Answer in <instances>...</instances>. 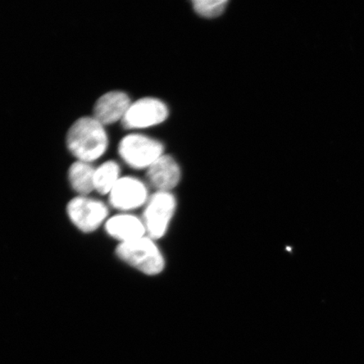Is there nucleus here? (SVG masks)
Instances as JSON below:
<instances>
[{
  "mask_svg": "<svg viewBox=\"0 0 364 364\" xmlns=\"http://www.w3.org/2000/svg\"><path fill=\"white\" fill-rule=\"evenodd\" d=\"M108 143L105 126L93 117L80 118L68 132V149L79 161H97L106 153Z\"/></svg>",
  "mask_w": 364,
  "mask_h": 364,
  "instance_id": "obj_1",
  "label": "nucleus"
},
{
  "mask_svg": "<svg viewBox=\"0 0 364 364\" xmlns=\"http://www.w3.org/2000/svg\"><path fill=\"white\" fill-rule=\"evenodd\" d=\"M122 262L148 276H156L165 270V257L148 235L142 238L119 243L115 250Z\"/></svg>",
  "mask_w": 364,
  "mask_h": 364,
  "instance_id": "obj_2",
  "label": "nucleus"
},
{
  "mask_svg": "<svg viewBox=\"0 0 364 364\" xmlns=\"http://www.w3.org/2000/svg\"><path fill=\"white\" fill-rule=\"evenodd\" d=\"M176 208V198L171 192H156L150 195L141 217L149 237L156 240L166 235Z\"/></svg>",
  "mask_w": 364,
  "mask_h": 364,
  "instance_id": "obj_3",
  "label": "nucleus"
},
{
  "mask_svg": "<svg viewBox=\"0 0 364 364\" xmlns=\"http://www.w3.org/2000/svg\"><path fill=\"white\" fill-rule=\"evenodd\" d=\"M68 220L82 233L90 234L105 225L109 218V207L97 198L77 196L67 205Z\"/></svg>",
  "mask_w": 364,
  "mask_h": 364,
  "instance_id": "obj_4",
  "label": "nucleus"
},
{
  "mask_svg": "<svg viewBox=\"0 0 364 364\" xmlns=\"http://www.w3.org/2000/svg\"><path fill=\"white\" fill-rule=\"evenodd\" d=\"M118 153L127 166L135 170H144L164 154V145L159 141L142 134H129L121 140Z\"/></svg>",
  "mask_w": 364,
  "mask_h": 364,
  "instance_id": "obj_5",
  "label": "nucleus"
},
{
  "mask_svg": "<svg viewBox=\"0 0 364 364\" xmlns=\"http://www.w3.org/2000/svg\"><path fill=\"white\" fill-rule=\"evenodd\" d=\"M109 204L120 213L144 208L150 197L146 183L134 176H122L109 193Z\"/></svg>",
  "mask_w": 364,
  "mask_h": 364,
  "instance_id": "obj_6",
  "label": "nucleus"
},
{
  "mask_svg": "<svg viewBox=\"0 0 364 364\" xmlns=\"http://www.w3.org/2000/svg\"><path fill=\"white\" fill-rule=\"evenodd\" d=\"M168 116L169 110L165 102L145 97L131 104L122 122L127 129H141L161 124Z\"/></svg>",
  "mask_w": 364,
  "mask_h": 364,
  "instance_id": "obj_7",
  "label": "nucleus"
},
{
  "mask_svg": "<svg viewBox=\"0 0 364 364\" xmlns=\"http://www.w3.org/2000/svg\"><path fill=\"white\" fill-rule=\"evenodd\" d=\"M146 177L156 192H171L180 183L181 167L174 158L163 154L148 168Z\"/></svg>",
  "mask_w": 364,
  "mask_h": 364,
  "instance_id": "obj_8",
  "label": "nucleus"
},
{
  "mask_svg": "<svg viewBox=\"0 0 364 364\" xmlns=\"http://www.w3.org/2000/svg\"><path fill=\"white\" fill-rule=\"evenodd\" d=\"M104 229L108 236L119 243L129 242L147 235L142 218L133 213H119L109 217Z\"/></svg>",
  "mask_w": 364,
  "mask_h": 364,
  "instance_id": "obj_9",
  "label": "nucleus"
},
{
  "mask_svg": "<svg viewBox=\"0 0 364 364\" xmlns=\"http://www.w3.org/2000/svg\"><path fill=\"white\" fill-rule=\"evenodd\" d=\"M131 100L122 91H111L102 95L95 105L94 116L104 126L124 119L131 106Z\"/></svg>",
  "mask_w": 364,
  "mask_h": 364,
  "instance_id": "obj_10",
  "label": "nucleus"
},
{
  "mask_svg": "<svg viewBox=\"0 0 364 364\" xmlns=\"http://www.w3.org/2000/svg\"><path fill=\"white\" fill-rule=\"evenodd\" d=\"M95 168L90 163L77 161L68 170V181L78 196H89L94 192Z\"/></svg>",
  "mask_w": 364,
  "mask_h": 364,
  "instance_id": "obj_11",
  "label": "nucleus"
},
{
  "mask_svg": "<svg viewBox=\"0 0 364 364\" xmlns=\"http://www.w3.org/2000/svg\"><path fill=\"white\" fill-rule=\"evenodd\" d=\"M121 168L116 161H108L95 168L94 186L95 192L109 195L121 178Z\"/></svg>",
  "mask_w": 364,
  "mask_h": 364,
  "instance_id": "obj_12",
  "label": "nucleus"
},
{
  "mask_svg": "<svg viewBox=\"0 0 364 364\" xmlns=\"http://www.w3.org/2000/svg\"><path fill=\"white\" fill-rule=\"evenodd\" d=\"M227 0H198L193 2V7L198 15L204 18H215L220 16L225 11Z\"/></svg>",
  "mask_w": 364,
  "mask_h": 364,
  "instance_id": "obj_13",
  "label": "nucleus"
}]
</instances>
